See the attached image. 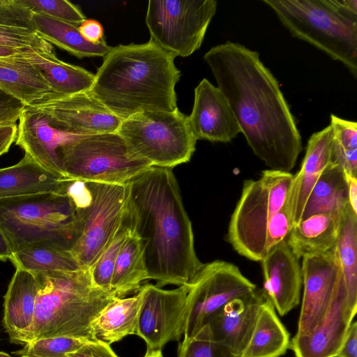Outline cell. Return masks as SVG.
I'll return each mask as SVG.
<instances>
[{
    "instance_id": "cell-48",
    "label": "cell",
    "mask_w": 357,
    "mask_h": 357,
    "mask_svg": "<svg viewBox=\"0 0 357 357\" xmlns=\"http://www.w3.org/2000/svg\"><path fill=\"white\" fill-rule=\"evenodd\" d=\"M25 50H18L8 47L0 46V58H5L18 55L22 54Z\"/></svg>"
},
{
    "instance_id": "cell-50",
    "label": "cell",
    "mask_w": 357,
    "mask_h": 357,
    "mask_svg": "<svg viewBox=\"0 0 357 357\" xmlns=\"http://www.w3.org/2000/svg\"><path fill=\"white\" fill-rule=\"evenodd\" d=\"M0 357H12V356H10L9 354H8L5 352L0 351Z\"/></svg>"
},
{
    "instance_id": "cell-16",
    "label": "cell",
    "mask_w": 357,
    "mask_h": 357,
    "mask_svg": "<svg viewBox=\"0 0 357 357\" xmlns=\"http://www.w3.org/2000/svg\"><path fill=\"white\" fill-rule=\"evenodd\" d=\"M194 95L188 121L197 140L227 143L241 133L226 97L217 86L204 78L195 87Z\"/></svg>"
},
{
    "instance_id": "cell-42",
    "label": "cell",
    "mask_w": 357,
    "mask_h": 357,
    "mask_svg": "<svg viewBox=\"0 0 357 357\" xmlns=\"http://www.w3.org/2000/svg\"><path fill=\"white\" fill-rule=\"evenodd\" d=\"M67 357H119L110 344L95 340L88 341L77 351L66 355Z\"/></svg>"
},
{
    "instance_id": "cell-52",
    "label": "cell",
    "mask_w": 357,
    "mask_h": 357,
    "mask_svg": "<svg viewBox=\"0 0 357 357\" xmlns=\"http://www.w3.org/2000/svg\"><path fill=\"white\" fill-rule=\"evenodd\" d=\"M23 357H28V356H23Z\"/></svg>"
},
{
    "instance_id": "cell-1",
    "label": "cell",
    "mask_w": 357,
    "mask_h": 357,
    "mask_svg": "<svg viewBox=\"0 0 357 357\" xmlns=\"http://www.w3.org/2000/svg\"><path fill=\"white\" fill-rule=\"evenodd\" d=\"M204 59L255 155L272 170L289 172L302 138L277 79L259 53L227 40L211 47Z\"/></svg>"
},
{
    "instance_id": "cell-5",
    "label": "cell",
    "mask_w": 357,
    "mask_h": 357,
    "mask_svg": "<svg viewBox=\"0 0 357 357\" xmlns=\"http://www.w3.org/2000/svg\"><path fill=\"white\" fill-rule=\"evenodd\" d=\"M82 209L66 192L0 199V229L11 254L44 245L72 250L82 231Z\"/></svg>"
},
{
    "instance_id": "cell-6",
    "label": "cell",
    "mask_w": 357,
    "mask_h": 357,
    "mask_svg": "<svg viewBox=\"0 0 357 357\" xmlns=\"http://www.w3.org/2000/svg\"><path fill=\"white\" fill-rule=\"evenodd\" d=\"M292 36L342 63L357 79L356 0H262Z\"/></svg>"
},
{
    "instance_id": "cell-2",
    "label": "cell",
    "mask_w": 357,
    "mask_h": 357,
    "mask_svg": "<svg viewBox=\"0 0 357 357\" xmlns=\"http://www.w3.org/2000/svg\"><path fill=\"white\" fill-rule=\"evenodd\" d=\"M126 215L140 241L148 279L159 287L190 284L204 264L172 169L151 166L128 183Z\"/></svg>"
},
{
    "instance_id": "cell-28",
    "label": "cell",
    "mask_w": 357,
    "mask_h": 357,
    "mask_svg": "<svg viewBox=\"0 0 357 357\" xmlns=\"http://www.w3.org/2000/svg\"><path fill=\"white\" fill-rule=\"evenodd\" d=\"M348 204L346 174L333 160L324 169L311 190L300 220L318 213L342 215Z\"/></svg>"
},
{
    "instance_id": "cell-26",
    "label": "cell",
    "mask_w": 357,
    "mask_h": 357,
    "mask_svg": "<svg viewBox=\"0 0 357 357\" xmlns=\"http://www.w3.org/2000/svg\"><path fill=\"white\" fill-rule=\"evenodd\" d=\"M0 87L25 106L55 94L41 72L21 54L0 58Z\"/></svg>"
},
{
    "instance_id": "cell-49",
    "label": "cell",
    "mask_w": 357,
    "mask_h": 357,
    "mask_svg": "<svg viewBox=\"0 0 357 357\" xmlns=\"http://www.w3.org/2000/svg\"><path fill=\"white\" fill-rule=\"evenodd\" d=\"M144 357H163L161 349H146Z\"/></svg>"
},
{
    "instance_id": "cell-36",
    "label": "cell",
    "mask_w": 357,
    "mask_h": 357,
    "mask_svg": "<svg viewBox=\"0 0 357 357\" xmlns=\"http://www.w3.org/2000/svg\"><path fill=\"white\" fill-rule=\"evenodd\" d=\"M33 13L43 15L79 26L86 19L81 10L66 0H18Z\"/></svg>"
},
{
    "instance_id": "cell-51",
    "label": "cell",
    "mask_w": 357,
    "mask_h": 357,
    "mask_svg": "<svg viewBox=\"0 0 357 357\" xmlns=\"http://www.w3.org/2000/svg\"><path fill=\"white\" fill-rule=\"evenodd\" d=\"M60 357H67V356L65 355V356H60Z\"/></svg>"
},
{
    "instance_id": "cell-9",
    "label": "cell",
    "mask_w": 357,
    "mask_h": 357,
    "mask_svg": "<svg viewBox=\"0 0 357 357\" xmlns=\"http://www.w3.org/2000/svg\"><path fill=\"white\" fill-rule=\"evenodd\" d=\"M117 133L133 155L155 167L172 169L189 162L195 151L188 116L178 108L134 114L121 121Z\"/></svg>"
},
{
    "instance_id": "cell-11",
    "label": "cell",
    "mask_w": 357,
    "mask_h": 357,
    "mask_svg": "<svg viewBox=\"0 0 357 357\" xmlns=\"http://www.w3.org/2000/svg\"><path fill=\"white\" fill-rule=\"evenodd\" d=\"M188 285L183 339L195 337L228 303L257 290L238 266L221 260L204 264Z\"/></svg>"
},
{
    "instance_id": "cell-25",
    "label": "cell",
    "mask_w": 357,
    "mask_h": 357,
    "mask_svg": "<svg viewBox=\"0 0 357 357\" xmlns=\"http://www.w3.org/2000/svg\"><path fill=\"white\" fill-rule=\"evenodd\" d=\"M341 215L318 213L294 225L286 238L298 258L319 255L333 249L339 232Z\"/></svg>"
},
{
    "instance_id": "cell-38",
    "label": "cell",
    "mask_w": 357,
    "mask_h": 357,
    "mask_svg": "<svg viewBox=\"0 0 357 357\" xmlns=\"http://www.w3.org/2000/svg\"><path fill=\"white\" fill-rule=\"evenodd\" d=\"M0 46L18 50L33 48L53 50L52 45L43 40L36 31L3 25H0Z\"/></svg>"
},
{
    "instance_id": "cell-24",
    "label": "cell",
    "mask_w": 357,
    "mask_h": 357,
    "mask_svg": "<svg viewBox=\"0 0 357 357\" xmlns=\"http://www.w3.org/2000/svg\"><path fill=\"white\" fill-rule=\"evenodd\" d=\"M20 54L41 72L56 95L70 96L91 88L94 74L60 60L53 51L29 48Z\"/></svg>"
},
{
    "instance_id": "cell-7",
    "label": "cell",
    "mask_w": 357,
    "mask_h": 357,
    "mask_svg": "<svg viewBox=\"0 0 357 357\" xmlns=\"http://www.w3.org/2000/svg\"><path fill=\"white\" fill-rule=\"evenodd\" d=\"M293 178L290 172L270 169L257 180L244 181L227 232L229 243L239 255L261 261L268 254L267 227L283 208Z\"/></svg>"
},
{
    "instance_id": "cell-20",
    "label": "cell",
    "mask_w": 357,
    "mask_h": 357,
    "mask_svg": "<svg viewBox=\"0 0 357 357\" xmlns=\"http://www.w3.org/2000/svg\"><path fill=\"white\" fill-rule=\"evenodd\" d=\"M18 122L15 144L43 167L66 178L58 150L73 136L55 128L45 113L26 107Z\"/></svg>"
},
{
    "instance_id": "cell-12",
    "label": "cell",
    "mask_w": 357,
    "mask_h": 357,
    "mask_svg": "<svg viewBox=\"0 0 357 357\" xmlns=\"http://www.w3.org/2000/svg\"><path fill=\"white\" fill-rule=\"evenodd\" d=\"M86 183L90 199L82 209L81 234L70 252L82 268L89 269L121 223L126 210L128 183Z\"/></svg>"
},
{
    "instance_id": "cell-34",
    "label": "cell",
    "mask_w": 357,
    "mask_h": 357,
    "mask_svg": "<svg viewBox=\"0 0 357 357\" xmlns=\"http://www.w3.org/2000/svg\"><path fill=\"white\" fill-rule=\"evenodd\" d=\"M130 234L126 210L121 223L98 259L89 269L93 285L111 292V282L114 264L123 245Z\"/></svg>"
},
{
    "instance_id": "cell-31",
    "label": "cell",
    "mask_w": 357,
    "mask_h": 357,
    "mask_svg": "<svg viewBox=\"0 0 357 357\" xmlns=\"http://www.w3.org/2000/svg\"><path fill=\"white\" fill-rule=\"evenodd\" d=\"M335 250L347 291L349 310L357 309V213L348 204L340 222Z\"/></svg>"
},
{
    "instance_id": "cell-8",
    "label": "cell",
    "mask_w": 357,
    "mask_h": 357,
    "mask_svg": "<svg viewBox=\"0 0 357 357\" xmlns=\"http://www.w3.org/2000/svg\"><path fill=\"white\" fill-rule=\"evenodd\" d=\"M58 155L65 177L84 182L126 184L152 166L133 155L117 132L73 136Z\"/></svg>"
},
{
    "instance_id": "cell-14",
    "label": "cell",
    "mask_w": 357,
    "mask_h": 357,
    "mask_svg": "<svg viewBox=\"0 0 357 357\" xmlns=\"http://www.w3.org/2000/svg\"><path fill=\"white\" fill-rule=\"evenodd\" d=\"M26 107L45 113L55 128L73 136L116 132L122 121L90 91L52 94Z\"/></svg>"
},
{
    "instance_id": "cell-22",
    "label": "cell",
    "mask_w": 357,
    "mask_h": 357,
    "mask_svg": "<svg viewBox=\"0 0 357 357\" xmlns=\"http://www.w3.org/2000/svg\"><path fill=\"white\" fill-rule=\"evenodd\" d=\"M39 289L35 274L15 268L3 297L2 323L10 342L19 344L31 328Z\"/></svg>"
},
{
    "instance_id": "cell-43",
    "label": "cell",
    "mask_w": 357,
    "mask_h": 357,
    "mask_svg": "<svg viewBox=\"0 0 357 357\" xmlns=\"http://www.w3.org/2000/svg\"><path fill=\"white\" fill-rule=\"evenodd\" d=\"M336 357H357V323L352 321Z\"/></svg>"
},
{
    "instance_id": "cell-10",
    "label": "cell",
    "mask_w": 357,
    "mask_h": 357,
    "mask_svg": "<svg viewBox=\"0 0 357 357\" xmlns=\"http://www.w3.org/2000/svg\"><path fill=\"white\" fill-rule=\"evenodd\" d=\"M215 0H150L146 24L151 40L175 56L187 57L202 45L215 15Z\"/></svg>"
},
{
    "instance_id": "cell-18",
    "label": "cell",
    "mask_w": 357,
    "mask_h": 357,
    "mask_svg": "<svg viewBox=\"0 0 357 357\" xmlns=\"http://www.w3.org/2000/svg\"><path fill=\"white\" fill-rule=\"evenodd\" d=\"M265 299L262 290L257 289L248 296L236 298L215 313L199 332L241 356Z\"/></svg>"
},
{
    "instance_id": "cell-17",
    "label": "cell",
    "mask_w": 357,
    "mask_h": 357,
    "mask_svg": "<svg viewBox=\"0 0 357 357\" xmlns=\"http://www.w3.org/2000/svg\"><path fill=\"white\" fill-rule=\"evenodd\" d=\"M287 240L274 246L261 261L265 298L284 316L300 303L303 284L301 266Z\"/></svg>"
},
{
    "instance_id": "cell-39",
    "label": "cell",
    "mask_w": 357,
    "mask_h": 357,
    "mask_svg": "<svg viewBox=\"0 0 357 357\" xmlns=\"http://www.w3.org/2000/svg\"><path fill=\"white\" fill-rule=\"evenodd\" d=\"M292 227L291 220L285 208L274 215L268 222L266 230L268 252L276 245L285 240Z\"/></svg>"
},
{
    "instance_id": "cell-13",
    "label": "cell",
    "mask_w": 357,
    "mask_h": 357,
    "mask_svg": "<svg viewBox=\"0 0 357 357\" xmlns=\"http://www.w3.org/2000/svg\"><path fill=\"white\" fill-rule=\"evenodd\" d=\"M188 284L163 289L150 283L142 285V304L136 335L146 349H161L184 335Z\"/></svg>"
},
{
    "instance_id": "cell-32",
    "label": "cell",
    "mask_w": 357,
    "mask_h": 357,
    "mask_svg": "<svg viewBox=\"0 0 357 357\" xmlns=\"http://www.w3.org/2000/svg\"><path fill=\"white\" fill-rule=\"evenodd\" d=\"M148 279L143 250L139 238L131 232L117 256L111 282L116 298L138 291Z\"/></svg>"
},
{
    "instance_id": "cell-33",
    "label": "cell",
    "mask_w": 357,
    "mask_h": 357,
    "mask_svg": "<svg viewBox=\"0 0 357 357\" xmlns=\"http://www.w3.org/2000/svg\"><path fill=\"white\" fill-rule=\"evenodd\" d=\"M9 259L15 268L33 274L82 268L70 251L44 245H32L13 252Z\"/></svg>"
},
{
    "instance_id": "cell-40",
    "label": "cell",
    "mask_w": 357,
    "mask_h": 357,
    "mask_svg": "<svg viewBox=\"0 0 357 357\" xmlns=\"http://www.w3.org/2000/svg\"><path fill=\"white\" fill-rule=\"evenodd\" d=\"M25 107L0 87V126L16 124Z\"/></svg>"
},
{
    "instance_id": "cell-15",
    "label": "cell",
    "mask_w": 357,
    "mask_h": 357,
    "mask_svg": "<svg viewBox=\"0 0 357 357\" xmlns=\"http://www.w3.org/2000/svg\"><path fill=\"white\" fill-rule=\"evenodd\" d=\"M302 259L303 294L296 333L298 335L309 334L323 321L342 275L335 247Z\"/></svg>"
},
{
    "instance_id": "cell-35",
    "label": "cell",
    "mask_w": 357,
    "mask_h": 357,
    "mask_svg": "<svg viewBox=\"0 0 357 357\" xmlns=\"http://www.w3.org/2000/svg\"><path fill=\"white\" fill-rule=\"evenodd\" d=\"M87 342L71 337L43 338L26 343L13 354L20 357H60L77 351Z\"/></svg>"
},
{
    "instance_id": "cell-29",
    "label": "cell",
    "mask_w": 357,
    "mask_h": 357,
    "mask_svg": "<svg viewBox=\"0 0 357 357\" xmlns=\"http://www.w3.org/2000/svg\"><path fill=\"white\" fill-rule=\"evenodd\" d=\"M32 20L35 31L43 40L78 58L104 57L111 48L104 39L88 42L76 25L37 13H33Z\"/></svg>"
},
{
    "instance_id": "cell-4",
    "label": "cell",
    "mask_w": 357,
    "mask_h": 357,
    "mask_svg": "<svg viewBox=\"0 0 357 357\" xmlns=\"http://www.w3.org/2000/svg\"><path fill=\"white\" fill-rule=\"evenodd\" d=\"M38 291L33 324L19 344L43 338L71 337L95 341L93 320L116 297L95 287L89 269L35 274Z\"/></svg>"
},
{
    "instance_id": "cell-46",
    "label": "cell",
    "mask_w": 357,
    "mask_h": 357,
    "mask_svg": "<svg viewBox=\"0 0 357 357\" xmlns=\"http://www.w3.org/2000/svg\"><path fill=\"white\" fill-rule=\"evenodd\" d=\"M348 183L349 202L353 211L357 213V180L356 177L346 174Z\"/></svg>"
},
{
    "instance_id": "cell-30",
    "label": "cell",
    "mask_w": 357,
    "mask_h": 357,
    "mask_svg": "<svg viewBox=\"0 0 357 357\" xmlns=\"http://www.w3.org/2000/svg\"><path fill=\"white\" fill-rule=\"evenodd\" d=\"M290 340L289 332L272 304L266 298L241 357H280L289 349Z\"/></svg>"
},
{
    "instance_id": "cell-41",
    "label": "cell",
    "mask_w": 357,
    "mask_h": 357,
    "mask_svg": "<svg viewBox=\"0 0 357 357\" xmlns=\"http://www.w3.org/2000/svg\"><path fill=\"white\" fill-rule=\"evenodd\" d=\"M333 160L340 165L346 174L357 176V149H345L334 142Z\"/></svg>"
},
{
    "instance_id": "cell-3",
    "label": "cell",
    "mask_w": 357,
    "mask_h": 357,
    "mask_svg": "<svg viewBox=\"0 0 357 357\" xmlns=\"http://www.w3.org/2000/svg\"><path fill=\"white\" fill-rule=\"evenodd\" d=\"M175 57L151 39L111 47L90 91L122 120L144 112L173 111L178 108L175 87L181 75Z\"/></svg>"
},
{
    "instance_id": "cell-45",
    "label": "cell",
    "mask_w": 357,
    "mask_h": 357,
    "mask_svg": "<svg viewBox=\"0 0 357 357\" xmlns=\"http://www.w3.org/2000/svg\"><path fill=\"white\" fill-rule=\"evenodd\" d=\"M17 130L16 124L0 126V156L6 153L15 142Z\"/></svg>"
},
{
    "instance_id": "cell-19",
    "label": "cell",
    "mask_w": 357,
    "mask_h": 357,
    "mask_svg": "<svg viewBox=\"0 0 357 357\" xmlns=\"http://www.w3.org/2000/svg\"><path fill=\"white\" fill-rule=\"evenodd\" d=\"M355 314L347 305L343 277L340 279L331 307L323 321L311 333L296 335L290 340L296 357H336Z\"/></svg>"
},
{
    "instance_id": "cell-44",
    "label": "cell",
    "mask_w": 357,
    "mask_h": 357,
    "mask_svg": "<svg viewBox=\"0 0 357 357\" xmlns=\"http://www.w3.org/2000/svg\"><path fill=\"white\" fill-rule=\"evenodd\" d=\"M78 29L82 36L89 43H98L103 40V27L95 20H86Z\"/></svg>"
},
{
    "instance_id": "cell-23",
    "label": "cell",
    "mask_w": 357,
    "mask_h": 357,
    "mask_svg": "<svg viewBox=\"0 0 357 357\" xmlns=\"http://www.w3.org/2000/svg\"><path fill=\"white\" fill-rule=\"evenodd\" d=\"M69 181L50 172L24 153L17 164L0 169V199L64 192Z\"/></svg>"
},
{
    "instance_id": "cell-21",
    "label": "cell",
    "mask_w": 357,
    "mask_h": 357,
    "mask_svg": "<svg viewBox=\"0 0 357 357\" xmlns=\"http://www.w3.org/2000/svg\"><path fill=\"white\" fill-rule=\"evenodd\" d=\"M333 133L330 125L314 132L308 139L300 171L294 176L284 206L292 226L298 223L314 185L333 161Z\"/></svg>"
},
{
    "instance_id": "cell-27",
    "label": "cell",
    "mask_w": 357,
    "mask_h": 357,
    "mask_svg": "<svg viewBox=\"0 0 357 357\" xmlns=\"http://www.w3.org/2000/svg\"><path fill=\"white\" fill-rule=\"evenodd\" d=\"M141 304L139 291L132 297L114 298L93 320L91 329L93 339L111 344L136 335Z\"/></svg>"
},
{
    "instance_id": "cell-47",
    "label": "cell",
    "mask_w": 357,
    "mask_h": 357,
    "mask_svg": "<svg viewBox=\"0 0 357 357\" xmlns=\"http://www.w3.org/2000/svg\"><path fill=\"white\" fill-rule=\"evenodd\" d=\"M11 252L8 243L0 229V260L6 261L9 259Z\"/></svg>"
},
{
    "instance_id": "cell-37",
    "label": "cell",
    "mask_w": 357,
    "mask_h": 357,
    "mask_svg": "<svg viewBox=\"0 0 357 357\" xmlns=\"http://www.w3.org/2000/svg\"><path fill=\"white\" fill-rule=\"evenodd\" d=\"M177 357H241L224 344L199 332L179 343Z\"/></svg>"
}]
</instances>
